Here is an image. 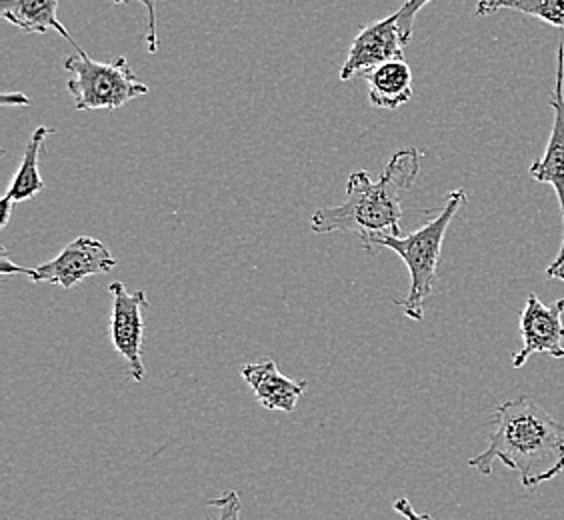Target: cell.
Returning a JSON list of instances; mask_svg holds the SVG:
<instances>
[{
  "instance_id": "1",
  "label": "cell",
  "mask_w": 564,
  "mask_h": 520,
  "mask_svg": "<svg viewBox=\"0 0 564 520\" xmlns=\"http://www.w3.org/2000/svg\"><path fill=\"white\" fill-rule=\"evenodd\" d=\"M519 473L524 488H536L564 473V426L529 394L502 402L492 416L489 446L468 461L480 475L492 466Z\"/></svg>"
},
{
  "instance_id": "2",
  "label": "cell",
  "mask_w": 564,
  "mask_h": 520,
  "mask_svg": "<svg viewBox=\"0 0 564 520\" xmlns=\"http://www.w3.org/2000/svg\"><path fill=\"white\" fill-rule=\"evenodd\" d=\"M419 171L421 151L402 149L392 154L379 181L367 171L350 174L345 203L318 208L311 218L313 232H352L362 247L379 237H401L402 193L413 186Z\"/></svg>"
},
{
  "instance_id": "3",
  "label": "cell",
  "mask_w": 564,
  "mask_h": 520,
  "mask_svg": "<svg viewBox=\"0 0 564 520\" xmlns=\"http://www.w3.org/2000/svg\"><path fill=\"white\" fill-rule=\"evenodd\" d=\"M467 203V193L463 188L451 191L446 195L445 206L438 210L436 217L431 218L424 227L414 230L409 237H379L370 240L365 250L369 254H377L379 249H391L397 252L406 269L411 272V289L406 299L399 303L404 315L411 321H423L424 301L433 293L436 281V267L443 252L446 230L453 223L458 208Z\"/></svg>"
},
{
  "instance_id": "4",
  "label": "cell",
  "mask_w": 564,
  "mask_h": 520,
  "mask_svg": "<svg viewBox=\"0 0 564 520\" xmlns=\"http://www.w3.org/2000/svg\"><path fill=\"white\" fill-rule=\"evenodd\" d=\"M63 68L70 73L66 83L76 110L120 109L134 98L149 95V87L132 73L124 56L97 63L87 53L66 56Z\"/></svg>"
},
{
  "instance_id": "5",
  "label": "cell",
  "mask_w": 564,
  "mask_h": 520,
  "mask_svg": "<svg viewBox=\"0 0 564 520\" xmlns=\"http://www.w3.org/2000/svg\"><path fill=\"white\" fill-rule=\"evenodd\" d=\"M115 267H117V259L110 254V250L100 240L93 239V237H78L73 242H68L55 259L33 267V269L19 267L11 262L7 249H2V259H0V272L4 277L24 274L33 282L58 284L65 291L73 289L75 284L85 281L88 277L107 274Z\"/></svg>"
},
{
  "instance_id": "6",
  "label": "cell",
  "mask_w": 564,
  "mask_h": 520,
  "mask_svg": "<svg viewBox=\"0 0 564 520\" xmlns=\"http://www.w3.org/2000/svg\"><path fill=\"white\" fill-rule=\"evenodd\" d=\"M109 336L112 348L124 358L129 377L137 382L144 380L147 369L142 362L144 345V313L149 311V299L144 291L129 293L124 282H110Z\"/></svg>"
},
{
  "instance_id": "7",
  "label": "cell",
  "mask_w": 564,
  "mask_h": 520,
  "mask_svg": "<svg viewBox=\"0 0 564 520\" xmlns=\"http://www.w3.org/2000/svg\"><path fill=\"white\" fill-rule=\"evenodd\" d=\"M551 105L554 112L553 132L543 159L532 164L529 173L534 181L553 186L554 193L558 196V206L563 215V245L553 264L546 269V277L564 282V43L558 44L556 51V83L551 95Z\"/></svg>"
},
{
  "instance_id": "8",
  "label": "cell",
  "mask_w": 564,
  "mask_h": 520,
  "mask_svg": "<svg viewBox=\"0 0 564 520\" xmlns=\"http://www.w3.org/2000/svg\"><path fill=\"white\" fill-rule=\"evenodd\" d=\"M564 299L544 306L539 294L531 293L521 313L522 348L512 355V367L522 369L532 355L564 358Z\"/></svg>"
},
{
  "instance_id": "9",
  "label": "cell",
  "mask_w": 564,
  "mask_h": 520,
  "mask_svg": "<svg viewBox=\"0 0 564 520\" xmlns=\"http://www.w3.org/2000/svg\"><path fill=\"white\" fill-rule=\"evenodd\" d=\"M404 41L397 21V12L389 19L369 22L355 36L348 51L347 63L340 68V80H350L352 76L369 75L377 66L402 61Z\"/></svg>"
},
{
  "instance_id": "10",
  "label": "cell",
  "mask_w": 564,
  "mask_h": 520,
  "mask_svg": "<svg viewBox=\"0 0 564 520\" xmlns=\"http://www.w3.org/2000/svg\"><path fill=\"white\" fill-rule=\"evenodd\" d=\"M240 377L252 389L257 401L269 411L293 412L304 390L308 389L306 380L284 377L271 358L245 365L240 369Z\"/></svg>"
},
{
  "instance_id": "11",
  "label": "cell",
  "mask_w": 564,
  "mask_h": 520,
  "mask_svg": "<svg viewBox=\"0 0 564 520\" xmlns=\"http://www.w3.org/2000/svg\"><path fill=\"white\" fill-rule=\"evenodd\" d=\"M56 130L51 127H39L31 134V139L26 142V149L22 154L21 166L14 174V178L11 181V186L7 191V195L2 198V220H0V228L7 227L9 220L12 217V206L24 203V201H31L34 196L39 195L43 191L44 181L41 176V152L44 149V142L55 134Z\"/></svg>"
},
{
  "instance_id": "12",
  "label": "cell",
  "mask_w": 564,
  "mask_h": 520,
  "mask_svg": "<svg viewBox=\"0 0 564 520\" xmlns=\"http://www.w3.org/2000/svg\"><path fill=\"white\" fill-rule=\"evenodd\" d=\"M0 14L4 21L21 29L22 33L46 34L55 31L75 46L76 53H85V48L58 21V0H0Z\"/></svg>"
},
{
  "instance_id": "13",
  "label": "cell",
  "mask_w": 564,
  "mask_h": 520,
  "mask_svg": "<svg viewBox=\"0 0 564 520\" xmlns=\"http://www.w3.org/2000/svg\"><path fill=\"white\" fill-rule=\"evenodd\" d=\"M369 100L375 109H401L413 98V71L402 61H391L365 75Z\"/></svg>"
},
{
  "instance_id": "14",
  "label": "cell",
  "mask_w": 564,
  "mask_h": 520,
  "mask_svg": "<svg viewBox=\"0 0 564 520\" xmlns=\"http://www.w3.org/2000/svg\"><path fill=\"white\" fill-rule=\"evenodd\" d=\"M500 9L522 12L546 22L556 29H564V0H478V17H490Z\"/></svg>"
},
{
  "instance_id": "15",
  "label": "cell",
  "mask_w": 564,
  "mask_h": 520,
  "mask_svg": "<svg viewBox=\"0 0 564 520\" xmlns=\"http://www.w3.org/2000/svg\"><path fill=\"white\" fill-rule=\"evenodd\" d=\"M429 2H431V0H406V2L402 4L401 11L397 12V21H399V29H401L404 44L411 43L414 31V19H416V14L423 11Z\"/></svg>"
},
{
  "instance_id": "16",
  "label": "cell",
  "mask_w": 564,
  "mask_h": 520,
  "mask_svg": "<svg viewBox=\"0 0 564 520\" xmlns=\"http://www.w3.org/2000/svg\"><path fill=\"white\" fill-rule=\"evenodd\" d=\"M115 4H127L131 0H112ZM141 2L142 7L149 12V24H147V33H144V41L149 44V53L156 55L159 53V33H156V2L159 0H137Z\"/></svg>"
},
{
  "instance_id": "17",
  "label": "cell",
  "mask_w": 564,
  "mask_h": 520,
  "mask_svg": "<svg viewBox=\"0 0 564 520\" xmlns=\"http://www.w3.org/2000/svg\"><path fill=\"white\" fill-rule=\"evenodd\" d=\"M208 505L220 510L218 520H240V497L237 490H228L223 497L210 500Z\"/></svg>"
},
{
  "instance_id": "18",
  "label": "cell",
  "mask_w": 564,
  "mask_h": 520,
  "mask_svg": "<svg viewBox=\"0 0 564 520\" xmlns=\"http://www.w3.org/2000/svg\"><path fill=\"white\" fill-rule=\"evenodd\" d=\"M392 507H394V510H397L404 520H434L433 517L426 514V512H416L409 499H397Z\"/></svg>"
},
{
  "instance_id": "19",
  "label": "cell",
  "mask_w": 564,
  "mask_h": 520,
  "mask_svg": "<svg viewBox=\"0 0 564 520\" xmlns=\"http://www.w3.org/2000/svg\"><path fill=\"white\" fill-rule=\"evenodd\" d=\"M0 105H4V107H29L31 98L22 95V93H12V95H2Z\"/></svg>"
}]
</instances>
